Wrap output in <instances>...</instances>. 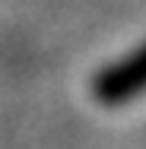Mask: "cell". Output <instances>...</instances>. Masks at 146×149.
<instances>
[{"label": "cell", "instance_id": "6da1fadb", "mask_svg": "<svg viewBox=\"0 0 146 149\" xmlns=\"http://www.w3.org/2000/svg\"><path fill=\"white\" fill-rule=\"evenodd\" d=\"M89 95L102 108H124L146 95V38L89 76Z\"/></svg>", "mask_w": 146, "mask_h": 149}]
</instances>
